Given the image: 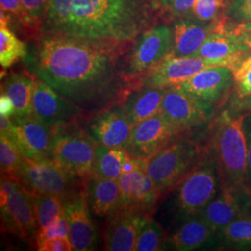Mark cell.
<instances>
[{"instance_id": "26", "label": "cell", "mask_w": 251, "mask_h": 251, "mask_svg": "<svg viewBox=\"0 0 251 251\" xmlns=\"http://www.w3.org/2000/svg\"><path fill=\"white\" fill-rule=\"evenodd\" d=\"M33 84L34 76L24 73H14L2 85L1 92L7 94L13 103V116L24 117L34 114L32 105Z\"/></svg>"}, {"instance_id": "46", "label": "cell", "mask_w": 251, "mask_h": 251, "mask_svg": "<svg viewBox=\"0 0 251 251\" xmlns=\"http://www.w3.org/2000/svg\"><path fill=\"white\" fill-rule=\"evenodd\" d=\"M11 126H12L11 117L0 114V131H1V134L8 136L9 132H10V130H11Z\"/></svg>"}, {"instance_id": "10", "label": "cell", "mask_w": 251, "mask_h": 251, "mask_svg": "<svg viewBox=\"0 0 251 251\" xmlns=\"http://www.w3.org/2000/svg\"><path fill=\"white\" fill-rule=\"evenodd\" d=\"M214 104L198 99L176 86L167 88L160 113L181 131L206 125L215 118Z\"/></svg>"}, {"instance_id": "30", "label": "cell", "mask_w": 251, "mask_h": 251, "mask_svg": "<svg viewBox=\"0 0 251 251\" xmlns=\"http://www.w3.org/2000/svg\"><path fill=\"white\" fill-rule=\"evenodd\" d=\"M73 0H50L41 22V34L62 35L70 16Z\"/></svg>"}, {"instance_id": "15", "label": "cell", "mask_w": 251, "mask_h": 251, "mask_svg": "<svg viewBox=\"0 0 251 251\" xmlns=\"http://www.w3.org/2000/svg\"><path fill=\"white\" fill-rule=\"evenodd\" d=\"M176 87L198 99L214 104L217 108L222 107L233 89V70L225 66H211L194 75Z\"/></svg>"}, {"instance_id": "20", "label": "cell", "mask_w": 251, "mask_h": 251, "mask_svg": "<svg viewBox=\"0 0 251 251\" xmlns=\"http://www.w3.org/2000/svg\"><path fill=\"white\" fill-rule=\"evenodd\" d=\"M148 218L151 217L126 208L109 217L103 231V250L134 251L138 234Z\"/></svg>"}, {"instance_id": "33", "label": "cell", "mask_w": 251, "mask_h": 251, "mask_svg": "<svg viewBox=\"0 0 251 251\" xmlns=\"http://www.w3.org/2000/svg\"><path fill=\"white\" fill-rule=\"evenodd\" d=\"M25 155L15 144L7 137H0V165L1 173L14 176L25 160Z\"/></svg>"}, {"instance_id": "45", "label": "cell", "mask_w": 251, "mask_h": 251, "mask_svg": "<svg viewBox=\"0 0 251 251\" xmlns=\"http://www.w3.org/2000/svg\"><path fill=\"white\" fill-rule=\"evenodd\" d=\"M0 114L12 117L14 115V106L9 96L1 92L0 96Z\"/></svg>"}, {"instance_id": "41", "label": "cell", "mask_w": 251, "mask_h": 251, "mask_svg": "<svg viewBox=\"0 0 251 251\" xmlns=\"http://www.w3.org/2000/svg\"><path fill=\"white\" fill-rule=\"evenodd\" d=\"M197 0H168L166 8L171 10L174 16H183L193 11Z\"/></svg>"}, {"instance_id": "12", "label": "cell", "mask_w": 251, "mask_h": 251, "mask_svg": "<svg viewBox=\"0 0 251 251\" xmlns=\"http://www.w3.org/2000/svg\"><path fill=\"white\" fill-rule=\"evenodd\" d=\"M184 133L159 112L133 126L126 151L131 157L148 159Z\"/></svg>"}, {"instance_id": "44", "label": "cell", "mask_w": 251, "mask_h": 251, "mask_svg": "<svg viewBox=\"0 0 251 251\" xmlns=\"http://www.w3.org/2000/svg\"><path fill=\"white\" fill-rule=\"evenodd\" d=\"M230 108L241 114L251 112V94L244 99L231 100Z\"/></svg>"}, {"instance_id": "24", "label": "cell", "mask_w": 251, "mask_h": 251, "mask_svg": "<svg viewBox=\"0 0 251 251\" xmlns=\"http://www.w3.org/2000/svg\"><path fill=\"white\" fill-rule=\"evenodd\" d=\"M218 21L206 24L180 19L173 25V47L171 55L174 57H194L206 37L217 27Z\"/></svg>"}, {"instance_id": "42", "label": "cell", "mask_w": 251, "mask_h": 251, "mask_svg": "<svg viewBox=\"0 0 251 251\" xmlns=\"http://www.w3.org/2000/svg\"><path fill=\"white\" fill-rule=\"evenodd\" d=\"M226 25L231 32H233L235 36H238L242 40L245 45L248 46L251 50V21L233 25H228L226 22Z\"/></svg>"}, {"instance_id": "35", "label": "cell", "mask_w": 251, "mask_h": 251, "mask_svg": "<svg viewBox=\"0 0 251 251\" xmlns=\"http://www.w3.org/2000/svg\"><path fill=\"white\" fill-rule=\"evenodd\" d=\"M225 6V0H197L193 13L198 21L211 23L217 21Z\"/></svg>"}, {"instance_id": "11", "label": "cell", "mask_w": 251, "mask_h": 251, "mask_svg": "<svg viewBox=\"0 0 251 251\" xmlns=\"http://www.w3.org/2000/svg\"><path fill=\"white\" fill-rule=\"evenodd\" d=\"M12 126L7 136L28 159L53 158V128L44 124L33 114L12 116Z\"/></svg>"}, {"instance_id": "31", "label": "cell", "mask_w": 251, "mask_h": 251, "mask_svg": "<svg viewBox=\"0 0 251 251\" xmlns=\"http://www.w3.org/2000/svg\"><path fill=\"white\" fill-rule=\"evenodd\" d=\"M36 206L39 230L51 225L63 210V201L57 197L42 193H31ZM38 230V231H39Z\"/></svg>"}, {"instance_id": "9", "label": "cell", "mask_w": 251, "mask_h": 251, "mask_svg": "<svg viewBox=\"0 0 251 251\" xmlns=\"http://www.w3.org/2000/svg\"><path fill=\"white\" fill-rule=\"evenodd\" d=\"M173 32L168 25H158L147 29L134 40L126 54V74L130 81L144 76L171 53Z\"/></svg>"}, {"instance_id": "18", "label": "cell", "mask_w": 251, "mask_h": 251, "mask_svg": "<svg viewBox=\"0 0 251 251\" xmlns=\"http://www.w3.org/2000/svg\"><path fill=\"white\" fill-rule=\"evenodd\" d=\"M69 226V238L73 250L93 251L98 242V233L90 215L86 190H82L63 203Z\"/></svg>"}, {"instance_id": "25", "label": "cell", "mask_w": 251, "mask_h": 251, "mask_svg": "<svg viewBox=\"0 0 251 251\" xmlns=\"http://www.w3.org/2000/svg\"><path fill=\"white\" fill-rule=\"evenodd\" d=\"M166 90L134 87L128 92L121 104L133 126L160 112Z\"/></svg>"}, {"instance_id": "21", "label": "cell", "mask_w": 251, "mask_h": 251, "mask_svg": "<svg viewBox=\"0 0 251 251\" xmlns=\"http://www.w3.org/2000/svg\"><path fill=\"white\" fill-rule=\"evenodd\" d=\"M251 204V195L236 189L222 186L215 198L199 213L219 233Z\"/></svg>"}, {"instance_id": "5", "label": "cell", "mask_w": 251, "mask_h": 251, "mask_svg": "<svg viewBox=\"0 0 251 251\" xmlns=\"http://www.w3.org/2000/svg\"><path fill=\"white\" fill-rule=\"evenodd\" d=\"M30 193H42L60 198L63 203L86 189V183L53 158H25L14 175Z\"/></svg>"}, {"instance_id": "14", "label": "cell", "mask_w": 251, "mask_h": 251, "mask_svg": "<svg viewBox=\"0 0 251 251\" xmlns=\"http://www.w3.org/2000/svg\"><path fill=\"white\" fill-rule=\"evenodd\" d=\"M250 53L251 49L228 29L223 20L218 22L215 30L206 37L194 57H199L212 66H225L233 70Z\"/></svg>"}, {"instance_id": "32", "label": "cell", "mask_w": 251, "mask_h": 251, "mask_svg": "<svg viewBox=\"0 0 251 251\" xmlns=\"http://www.w3.org/2000/svg\"><path fill=\"white\" fill-rule=\"evenodd\" d=\"M164 241V232L161 226L151 218H148L138 234L134 251H161Z\"/></svg>"}, {"instance_id": "2", "label": "cell", "mask_w": 251, "mask_h": 251, "mask_svg": "<svg viewBox=\"0 0 251 251\" xmlns=\"http://www.w3.org/2000/svg\"><path fill=\"white\" fill-rule=\"evenodd\" d=\"M155 0H73L62 35L130 43L151 28Z\"/></svg>"}, {"instance_id": "8", "label": "cell", "mask_w": 251, "mask_h": 251, "mask_svg": "<svg viewBox=\"0 0 251 251\" xmlns=\"http://www.w3.org/2000/svg\"><path fill=\"white\" fill-rule=\"evenodd\" d=\"M53 159L85 183L94 174L98 144L78 122L53 127Z\"/></svg>"}, {"instance_id": "13", "label": "cell", "mask_w": 251, "mask_h": 251, "mask_svg": "<svg viewBox=\"0 0 251 251\" xmlns=\"http://www.w3.org/2000/svg\"><path fill=\"white\" fill-rule=\"evenodd\" d=\"M34 76L32 90L33 113L40 121L50 127L78 122L86 114L84 111L49 86Z\"/></svg>"}, {"instance_id": "23", "label": "cell", "mask_w": 251, "mask_h": 251, "mask_svg": "<svg viewBox=\"0 0 251 251\" xmlns=\"http://www.w3.org/2000/svg\"><path fill=\"white\" fill-rule=\"evenodd\" d=\"M86 195L91 212L109 218L122 208V195L118 180L93 174L86 182Z\"/></svg>"}, {"instance_id": "36", "label": "cell", "mask_w": 251, "mask_h": 251, "mask_svg": "<svg viewBox=\"0 0 251 251\" xmlns=\"http://www.w3.org/2000/svg\"><path fill=\"white\" fill-rule=\"evenodd\" d=\"M0 4L1 10L6 12L9 15V19L13 16L24 26L32 29H39L36 22L28 14L21 0H0Z\"/></svg>"}, {"instance_id": "47", "label": "cell", "mask_w": 251, "mask_h": 251, "mask_svg": "<svg viewBox=\"0 0 251 251\" xmlns=\"http://www.w3.org/2000/svg\"><path fill=\"white\" fill-rule=\"evenodd\" d=\"M155 1H157L163 7H166L167 3H168V0H155Z\"/></svg>"}, {"instance_id": "17", "label": "cell", "mask_w": 251, "mask_h": 251, "mask_svg": "<svg viewBox=\"0 0 251 251\" xmlns=\"http://www.w3.org/2000/svg\"><path fill=\"white\" fill-rule=\"evenodd\" d=\"M118 183L122 195V208L152 216L161 193L145 171V166L123 172Z\"/></svg>"}, {"instance_id": "6", "label": "cell", "mask_w": 251, "mask_h": 251, "mask_svg": "<svg viewBox=\"0 0 251 251\" xmlns=\"http://www.w3.org/2000/svg\"><path fill=\"white\" fill-rule=\"evenodd\" d=\"M0 208L5 231L24 240L36 241L39 228L34 199L15 176L1 173Z\"/></svg>"}, {"instance_id": "43", "label": "cell", "mask_w": 251, "mask_h": 251, "mask_svg": "<svg viewBox=\"0 0 251 251\" xmlns=\"http://www.w3.org/2000/svg\"><path fill=\"white\" fill-rule=\"evenodd\" d=\"M243 128L246 137L247 149H248V162H249V173L251 183V112L246 113L243 121Z\"/></svg>"}, {"instance_id": "39", "label": "cell", "mask_w": 251, "mask_h": 251, "mask_svg": "<svg viewBox=\"0 0 251 251\" xmlns=\"http://www.w3.org/2000/svg\"><path fill=\"white\" fill-rule=\"evenodd\" d=\"M37 251H71L72 243L69 236H55L45 240L36 242Z\"/></svg>"}, {"instance_id": "19", "label": "cell", "mask_w": 251, "mask_h": 251, "mask_svg": "<svg viewBox=\"0 0 251 251\" xmlns=\"http://www.w3.org/2000/svg\"><path fill=\"white\" fill-rule=\"evenodd\" d=\"M133 126L122 104L107 108L95 115L89 124V132L100 145L125 149Z\"/></svg>"}, {"instance_id": "29", "label": "cell", "mask_w": 251, "mask_h": 251, "mask_svg": "<svg viewBox=\"0 0 251 251\" xmlns=\"http://www.w3.org/2000/svg\"><path fill=\"white\" fill-rule=\"evenodd\" d=\"M28 47L9 29V25L0 24V64L9 68L21 59H25Z\"/></svg>"}, {"instance_id": "22", "label": "cell", "mask_w": 251, "mask_h": 251, "mask_svg": "<svg viewBox=\"0 0 251 251\" xmlns=\"http://www.w3.org/2000/svg\"><path fill=\"white\" fill-rule=\"evenodd\" d=\"M170 243L175 251H179L221 248L218 233L200 214L184 218L183 224L172 234Z\"/></svg>"}, {"instance_id": "28", "label": "cell", "mask_w": 251, "mask_h": 251, "mask_svg": "<svg viewBox=\"0 0 251 251\" xmlns=\"http://www.w3.org/2000/svg\"><path fill=\"white\" fill-rule=\"evenodd\" d=\"M128 157V152L123 148L98 144L93 172L100 177L118 180L124 171V166Z\"/></svg>"}, {"instance_id": "40", "label": "cell", "mask_w": 251, "mask_h": 251, "mask_svg": "<svg viewBox=\"0 0 251 251\" xmlns=\"http://www.w3.org/2000/svg\"><path fill=\"white\" fill-rule=\"evenodd\" d=\"M25 9H26L30 17L36 23L40 28L41 22L45 16L46 11L50 5V0H21Z\"/></svg>"}, {"instance_id": "37", "label": "cell", "mask_w": 251, "mask_h": 251, "mask_svg": "<svg viewBox=\"0 0 251 251\" xmlns=\"http://www.w3.org/2000/svg\"><path fill=\"white\" fill-rule=\"evenodd\" d=\"M226 20L242 24L251 21V0H233L225 11Z\"/></svg>"}, {"instance_id": "38", "label": "cell", "mask_w": 251, "mask_h": 251, "mask_svg": "<svg viewBox=\"0 0 251 251\" xmlns=\"http://www.w3.org/2000/svg\"><path fill=\"white\" fill-rule=\"evenodd\" d=\"M55 236H69V226L64 213V209L51 225L38 231L36 243Z\"/></svg>"}, {"instance_id": "3", "label": "cell", "mask_w": 251, "mask_h": 251, "mask_svg": "<svg viewBox=\"0 0 251 251\" xmlns=\"http://www.w3.org/2000/svg\"><path fill=\"white\" fill-rule=\"evenodd\" d=\"M245 114L226 108L212 120L207 150L215 159L221 187L251 195L248 149L243 128Z\"/></svg>"}, {"instance_id": "16", "label": "cell", "mask_w": 251, "mask_h": 251, "mask_svg": "<svg viewBox=\"0 0 251 251\" xmlns=\"http://www.w3.org/2000/svg\"><path fill=\"white\" fill-rule=\"evenodd\" d=\"M212 65L199 57H174L168 55L161 63L142 76L135 87L167 89L177 86L198 72Z\"/></svg>"}, {"instance_id": "34", "label": "cell", "mask_w": 251, "mask_h": 251, "mask_svg": "<svg viewBox=\"0 0 251 251\" xmlns=\"http://www.w3.org/2000/svg\"><path fill=\"white\" fill-rule=\"evenodd\" d=\"M233 100H241L251 94V53L233 70Z\"/></svg>"}, {"instance_id": "27", "label": "cell", "mask_w": 251, "mask_h": 251, "mask_svg": "<svg viewBox=\"0 0 251 251\" xmlns=\"http://www.w3.org/2000/svg\"><path fill=\"white\" fill-rule=\"evenodd\" d=\"M218 235L221 247L234 251H251V204L245 206Z\"/></svg>"}, {"instance_id": "4", "label": "cell", "mask_w": 251, "mask_h": 251, "mask_svg": "<svg viewBox=\"0 0 251 251\" xmlns=\"http://www.w3.org/2000/svg\"><path fill=\"white\" fill-rule=\"evenodd\" d=\"M184 134L146 159L145 171L160 193L176 187L205 152Z\"/></svg>"}, {"instance_id": "1", "label": "cell", "mask_w": 251, "mask_h": 251, "mask_svg": "<svg viewBox=\"0 0 251 251\" xmlns=\"http://www.w3.org/2000/svg\"><path fill=\"white\" fill-rule=\"evenodd\" d=\"M112 40L41 34L25 60L28 71L84 113L120 104L132 90L126 74V46Z\"/></svg>"}, {"instance_id": "7", "label": "cell", "mask_w": 251, "mask_h": 251, "mask_svg": "<svg viewBox=\"0 0 251 251\" xmlns=\"http://www.w3.org/2000/svg\"><path fill=\"white\" fill-rule=\"evenodd\" d=\"M176 187V205L183 218L201 213L215 198L221 189V178L215 159L206 147L199 161Z\"/></svg>"}]
</instances>
